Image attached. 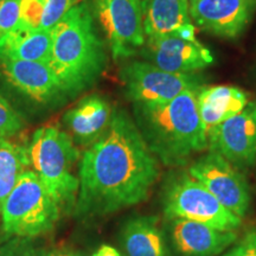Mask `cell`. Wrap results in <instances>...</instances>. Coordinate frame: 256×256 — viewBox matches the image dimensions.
<instances>
[{
	"mask_svg": "<svg viewBox=\"0 0 256 256\" xmlns=\"http://www.w3.org/2000/svg\"><path fill=\"white\" fill-rule=\"evenodd\" d=\"M159 171V160L133 118L115 108L110 127L80 158L74 216L86 222L142 203L151 194Z\"/></svg>",
	"mask_w": 256,
	"mask_h": 256,
	"instance_id": "1",
	"label": "cell"
},
{
	"mask_svg": "<svg viewBox=\"0 0 256 256\" xmlns=\"http://www.w3.org/2000/svg\"><path fill=\"white\" fill-rule=\"evenodd\" d=\"M202 87L186 89L159 104H133V119L145 142L162 165L180 168L208 148L206 130L198 112Z\"/></svg>",
	"mask_w": 256,
	"mask_h": 256,
	"instance_id": "2",
	"label": "cell"
},
{
	"mask_svg": "<svg viewBox=\"0 0 256 256\" xmlns=\"http://www.w3.org/2000/svg\"><path fill=\"white\" fill-rule=\"evenodd\" d=\"M88 0L75 6L52 28L49 66L70 100L90 89L107 66L104 43Z\"/></svg>",
	"mask_w": 256,
	"mask_h": 256,
	"instance_id": "3",
	"label": "cell"
},
{
	"mask_svg": "<svg viewBox=\"0 0 256 256\" xmlns=\"http://www.w3.org/2000/svg\"><path fill=\"white\" fill-rule=\"evenodd\" d=\"M26 151L32 171L60 210L74 212L80 190L74 168L81 156L72 136L58 126L40 127L32 134Z\"/></svg>",
	"mask_w": 256,
	"mask_h": 256,
	"instance_id": "4",
	"label": "cell"
},
{
	"mask_svg": "<svg viewBox=\"0 0 256 256\" xmlns=\"http://www.w3.org/2000/svg\"><path fill=\"white\" fill-rule=\"evenodd\" d=\"M60 212L38 176L26 170L2 204L0 226L5 235L36 238L55 229Z\"/></svg>",
	"mask_w": 256,
	"mask_h": 256,
	"instance_id": "5",
	"label": "cell"
},
{
	"mask_svg": "<svg viewBox=\"0 0 256 256\" xmlns=\"http://www.w3.org/2000/svg\"><path fill=\"white\" fill-rule=\"evenodd\" d=\"M162 206L168 220H196L224 232H236L242 224L241 217L224 208L188 171L174 172L166 178Z\"/></svg>",
	"mask_w": 256,
	"mask_h": 256,
	"instance_id": "6",
	"label": "cell"
},
{
	"mask_svg": "<svg viewBox=\"0 0 256 256\" xmlns=\"http://www.w3.org/2000/svg\"><path fill=\"white\" fill-rule=\"evenodd\" d=\"M0 78L25 104L51 110L70 101L46 62L0 60Z\"/></svg>",
	"mask_w": 256,
	"mask_h": 256,
	"instance_id": "7",
	"label": "cell"
},
{
	"mask_svg": "<svg viewBox=\"0 0 256 256\" xmlns=\"http://www.w3.org/2000/svg\"><path fill=\"white\" fill-rule=\"evenodd\" d=\"M94 17L115 60L138 55L145 44L142 0H92Z\"/></svg>",
	"mask_w": 256,
	"mask_h": 256,
	"instance_id": "8",
	"label": "cell"
},
{
	"mask_svg": "<svg viewBox=\"0 0 256 256\" xmlns=\"http://www.w3.org/2000/svg\"><path fill=\"white\" fill-rule=\"evenodd\" d=\"M119 76L124 94L133 104H165L186 89L202 87L196 74L164 72L142 60L124 63Z\"/></svg>",
	"mask_w": 256,
	"mask_h": 256,
	"instance_id": "9",
	"label": "cell"
},
{
	"mask_svg": "<svg viewBox=\"0 0 256 256\" xmlns=\"http://www.w3.org/2000/svg\"><path fill=\"white\" fill-rule=\"evenodd\" d=\"M188 174L203 184L224 208L236 216L247 214L250 206V191L243 174L216 152H209L188 168Z\"/></svg>",
	"mask_w": 256,
	"mask_h": 256,
	"instance_id": "10",
	"label": "cell"
},
{
	"mask_svg": "<svg viewBox=\"0 0 256 256\" xmlns=\"http://www.w3.org/2000/svg\"><path fill=\"white\" fill-rule=\"evenodd\" d=\"M208 147L235 168L252 166L256 160V102H248L235 116L211 128Z\"/></svg>",
	"mask_w": 256,
	"mask_h": 256,
	"instance_id": "11",
	"label": "cell"
},
{
	"mask_svg": "<svg viewBox=\"0 0 256 256\" xmlns=\"http://www.w3.org/2000/svg\"><path fill=\"white\" fill-rule=\"evenodd\" d=\"M138 55L164 72L194 74L214 62V56L206 46L192 43L177 34L146 37Z\"/></svg>",
	"mask_w": 256,
	"mask_h": 256,
	"instance_id": "12",
	"label": "cell"
},
{
	"mask_svg": "<svg viewBox=\"0 0 256 256\" xmlns=\"http://www.w3.org/2000/svg\"><path fill=\"white\" fill-rule=\"evenodd\" d=\"M191 22L220 38L238 37L256 11V0H190Z\"/></svg>",
	"mask_w": 256,
	"mask_h": 256,
	"instance_id": "13",
	"label": "cell"
},
{
	"mask_svg": "<svg viewBox=\"0 0 256 256\" xmlns=\"http://www.w3.org/2000/svg\"><path fill=\"white\" fill-rule=\"evenodd\" d=\"M114 110L104 96H84L64 113L62 124L76 146L88 148L110 127Z\"/></svg>",
	"mask_w": 256,
	"mask_h": 256,
	"instance_id": "14",
	"label": "cell"
},
{
	"mask_svg": "<svg viewBox=\"0 0 256 256\" xmlns=\"http://www.w3.org/2000/svg\"><path fill=\"white\" fill-rule=\"evenodd\" d=\"M168 220L172 243L183 256L220 255L238 240L236 232H224L191 220Z\"/></svg>",
	"mask_w": 256,
	"mask_h": 256,
	"instance_id": "15",
	"label": "cell"
},
{
	"mask_svg": "<svg viewBox=\"0 0 256 256\" xmlns=\"http://www.w3.org/2000/svg\"><path fill=\"white\" fill-rule=\"evenodd\" d=\"M198 112L206 133L211 128L235 116L248 104V96L230 86L202 87L197 96Z\"/></svg>",
	"mask_w": 256,
	"mask_h": 256,
	"instance_id": "16",
	"label": "cell"
},
{
	"mask_svg": "<svg viewBox=\"0 0 256 256\" xmlns=\"http://www.w3.org/2000/svg\"><path fill=\"white\" fill-rule=\"evenodd\" d=\"M164 230L156 216H136L124 223L121 247L126 256H170Z\"/></svg>",
	"mask_w": 256,
	"mask_h": 256,
	"instance_id": "17",
	"label": "cell"
},
{
	"mask_svg": "<svg viewBox=\"0 0 256 256\" xmlns=\"http://www.w3.org/2000/svg\"><path fill=\"white\" fill-rule=\"evenodd\" d=\"M52 30H32L18 24L0 40V60L49 63Z\"/></svg>",
	"mask_w": 256,
	"mask_h": 256,
	"instance_id": "18",
	"label": "cell"
},
{
	"mask_svg": "<svg viewBox=\"0 0 256 256\" xmlns=\"http://www.w3.org/2000/svg\"><path fill=\"white\" fill-rule=\"evenodd\" d=\"M142 16L146 37L174 34L192 23L188 0H142Z\"/></svg>",
	"mask_w": 256,
	"mask_h": 256,
	"instance_id": "19",
	"label": "cell"
},
{
	"mask_svg": "<svg viewBox=\"0 0 256 256\" xmlns=\"http://www.w3.org/2000/svg\"><path fill=\"white\" fill-rule=\"evenodd\" d=\"M28 166L26 147L0 136V210L18 178Z\"/></svg>",
	"mask_w": 256,
	"mask_h": 256,
	"instance_id": "20",
	"label": "cell"
},
{
	"mask_svg": "<svg viewBox=\"0 0 256 256\" xmlns=\"http://www.w3.org/2000/svg\"><path fill=\"white\" fill-rule=\"evenodd\" d=\"M46 249L38 244L34 238L5 234L0 238V256H46Z\"/></svg>",
	"mask_w": 256,
	"mask_h": 256,
	"instance_id": "21",
	"label": "cell"
},
{
	"mask_svg": "<svg viewBox=\"0 0 256 256\" xmlns=\"http://www.w3.org/2000/svg\"><path fill=\"white\" fill-rule=\"evenodd\" d=\"M25 127V120L20 113L0 94V136L11 138L20 133Z\"/></svg>",
	"mask_w": 256,
	"mask_h": 256,
	"instance_id": "22",
	"label": "cell"
},
{
	"mask_svg": "<svg viewBox=\"0 0 256 256\" xmlns=\"http://www.w3.org/2000/svg\"><path fill=\"white\" fill-rule=\"evenodd\" d=\"M84 0H46L40 30H52L70 10Z\"/></svg>",
	"mask_w": 256,
	"mask_h": 256,
	"instance_id": "23",
	"label": "cell"
},
{
	"mask_svg": "<svg viewBox=\"0 0 256 256\" xmlns=\"http://www.w3.org/2000/svg\"><path fill=\"white\" fill-rule=\"evenodd\" d=\"M46 0H20L19 24L32 30H40Z\"/></svg>",
	"mask_w": 256,
	"mask_h": 256,
	"instance_id": "24",
	"label": "cell"
},
{
	"mask_svg": "<svg viewBox=\"0 0 256 256\" xmlns=\"http://www.w3.org/2000/svg\"><path fill=\"white\" fill-rule=\"evenodd\" d=\"M20 0H0V40L19 24Z\"/></svg>",
	"mask_w": 256,
	"mask_h": 256,
	"instance_id": "25",
	"label": "cell"
},
{
	"mask_svg": "<svg viewBox=\"0 0 256 256\" xmlns=\"http://www.w3.org/2000/svg\"><path fill=\"white\" fill-rule=\"evenodd\" d=\"M222 256H256V228L249 230L235 247Z\"/></svg>",
	"mask_w": 256,
	"mask_h": 256,
	"instance_id": "26",
	"label": "cell"
},
{
	"mask_svg": "<svg viewBox=\"0 0 256 256\" xmlns=\"http://www.w3.org/2000/svg\"><path fill=\"white\" fill-rule=\"evenodd\" d=\"M92 256H122L114 247L108 244H102Z\"/></svg>",
	"mask_w": 256,
	"mask_h": 256,
	"instance_id": "27",
	"label": "cell"
},
{
	"mask_svg": "<svg viewBox=\"0 0 256 256\" xmlns=\"http://www.w3.org/2000/svg\"><path fill=\"white\" fill-rule=\"evenodd\" d=\"M46 256H81L78 252L72 250L68 248H60V249H54V250L48 252Z\"/></svg>",
	"mask_w": 256,
	"mask_h": 256,
	"instance_id": "28",
	"label": "cell"
}]
</instances>
